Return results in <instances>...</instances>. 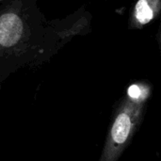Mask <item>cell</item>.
Here are the masks:
<instances>
[{
    "label": "cell",
    "mask_w": 161,
    "mask_h": 161,
    "mask_svg": "<svg viewBox=\"0 0 161 161\" xmlns=\"http://www.w3.org/2000/svg\"><path fill=\"white\" fill-rule=\"evenodd\" d=\"M149 96V86L136 84L118 101L98 161H119L143 122Z\"/></svg>",
    "instance_id": "6da1fadb"
},
{
    "label": "cell",
    "mask_w": 161,
    "mask_h": 161,
    "mask_svg": "<svg viewBox=\"0 0 161 161\" xmlns=\"http://www.w3.org/2000/svg\"><path fill=\"white\" fill-rule=\"evenodd\" d=\"M36 7L33 1L11 0L0 8V59L8 60L32 47L33 19Z\"/></svg>",
    "instance_id": "7a4b0ae2"
},
{
    "label": "cell",
    "mask_w": 161,
    "mask_h": 161,
    "mask_svg": "<svg viewBox=\"0 0 161 161\" xmlns=\"http://www.w3.org/2000/svg\"><path fill=\"white\" fill-rule=\"evenodd\" d=\"M160 10L161 0H138L130 12L129 26L133 29L143 27L155 20Z\"/></svg>",
    "instance_id": "3957f363"
}]
</instances>
